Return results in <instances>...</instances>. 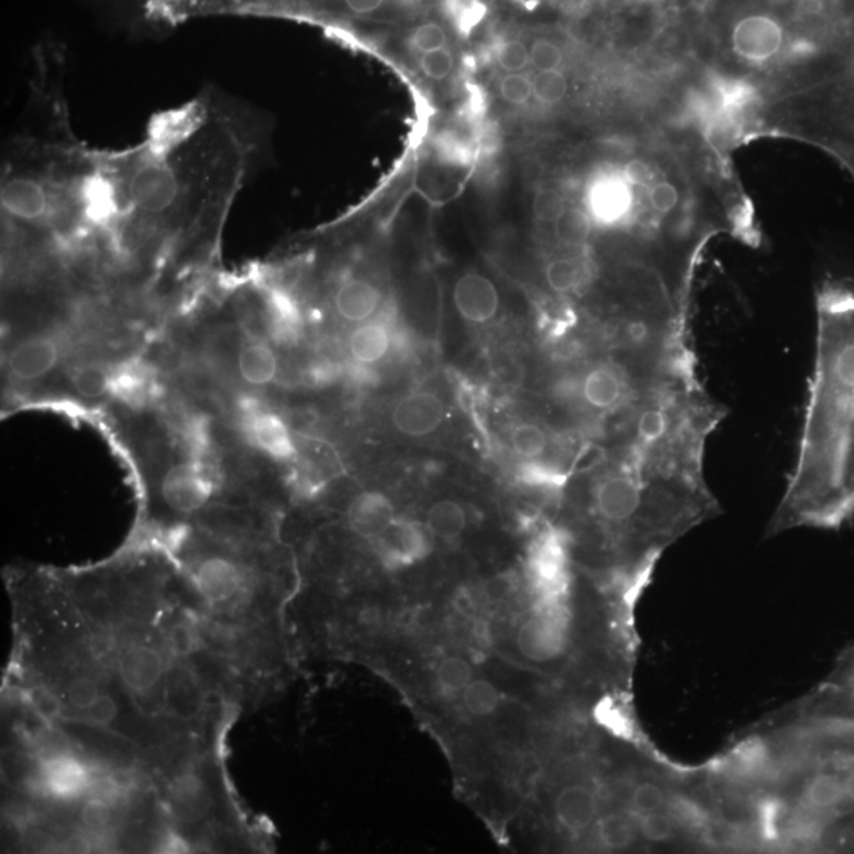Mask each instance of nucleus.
I'll use <instances>...</instances> for the list:
<instances>
[{
  "label": "nucleus",
  "instance_id": "12",
  "mask_svg": "<svg viewBox=\"0 0 854 854\" xmlns=\"http://www.w3.org/2000/svg\"><path fill=\"white\" fill-rule=\"evenodd\" d=\"M554 815L559 826L574 837L594 828L599 817L597 790L586 783H570L555 796Z\"/></svg>",
  "mask_w": 854,
  "mask_h": 854
},
{
  "label": "nucleus",
  "instance_id": "16",
  "mask_svg": "<svg viewBox=\"0 0 854 854\" xmlns=\"http://www.w3.org/2000/svg\"><path fill=\"white\" fill-rule=\"evenodd\" d=\"M60 345L51 337H31L10 352L9 369L14 379L32 381L48 376L60 361Z\"/></svg>",
  "mask_w": 854,
  "mask_h": 854
},
{
  "label": "nucleus",
  "instance_id": "2",
  "mask_svg": "<svg viewBox=\"0 0 854 854\" xmlns=\"http://www.w3.org/2000/svg\"><path fill=\"white\" fill-rule=\"evenodd\" d=\"M854 511V293L818 304L815 369L798 461L772 530L837 526Z\"/></svg>",
  "mask_w": 854,
  "mask_h": 854
},
{
  "label": "nucleus",
  "instance_id": "13",
  "mask_svg": "<svg viewBox=\"0 0 854 854\" xmlns=\"http://www.w3.org/2000/svg\"><path fill=\"white\" fill-rule=\"evenodd\" d=\"M445 418V407L439 396L429 391L410 392L396 403L392 424L403 435L424 437L437 431Z\"/></svg>",
  "mask_w": 854,
  "mask_h": 854
},
{
  "label": "nucleus",
  "instance_id": "38",
  "mask_svg": "<svg viewBox=\"0 0 854 854\" xmlns=\"http://www.w3.org/2000/svg\"><path fill=\"white\" fill-rule=\"evenodd\" d=\"M499 93L510 105H526L533 97L532 79L522 74H508L500 79Z\"/></svg>",
  "mask_w": 854,
  "mask_h": 854
},
{
  "label": "nucleus",
  "instance_id": "3",
  "mask_svg": "<svg viewBox=\"0 0 854 854\" xmlns=\"http://www.w3.org/2000/svg\"><path fill=\"white\" fill-rule=\"evenodd\" d=\"M177 853H258L267 834L249 817L228 776L225 750L185 759L155 777Z\"/></svg>",
  "mask_w": 854,
  "mask_h": 854
},
{
  "label": "nucleus",
  "instance_id": "21",
  "mask_svg": "<svg viewBox=\"0 0 854 854\" xmlns=\"http://www.w3.org/2000/svg\"><path fill=\"white\" fill-rule=\"evenodd\" d=\"M595 839L606 850L630 848L638 841V821L627 812H609L599 815L594 824Z\"/></svg>",
  "mask_w": 854,
  "mask_h": 854
},
{
  "label": "nucleus",
  "instance_id": "7",
  "mask_svg": "<svg viewBox=\"0 0 854 854\" xmlns=\"http://www.w3.org/2000/svg\"><path fill=\"white\" fill-rule=\"evenodd\" d=\"M586 206L594 225L623 227L634 214V185L628 183L623 171H603L587 185Z\"/></svg>",
  "mask_w": 854,
  "mask_h": 854
},
{
  "label": "nucleus",
  "instance_id": "17",
  "mask_svg": "<svg viewBox=\"0 0 854 854\" xmlns=\"http://www.w3.org/2000/svg\"><path fill=\"white\" fill-rule=\"evenodd\" d=\"M158 392L154 369L141 359H127L111 367L110 394L132 407L147 406Z\"/></svg>",
  "mask_w": 854,
  "mask_h": 854
},
{
  "label": "nucleus",
  "instance_id": "41",
  "mask_svg": "<svg viewBox=\"0 0 854 854\" xmlns=\"http://www.w3.org/2000/svg\"><path fill=\"white\" fill-rule=\"evenodd\" d=\"M340 372L342 369L337 363L318 361L309 369L307 379L314 385H328L331 381L339 379Z\"/></svg>",
  "mask_w": 854,
  "mask_h": 854
},
{
  "label": "nucleus",
  "instance_id": "32",
  "mask_svg": "<svg viewBox=\"0 0 854 854\" xmlns=\"http://www.w3.org/2000/svg\"><path fill=\"white\" fill-rule=\"evenodd\" d=\"M533 83V97L543 105L561 104L569 93V82L561 71L538 72Z\"/></svg>",
  "mask_w": 854,
  "mask_h": 854
},
{
  "label": "nucleus",
  "instance_id": "24",
  "mask_svg": "<svg viewBox=\"0 0 854 854\" xmlns=\"http://www.w3.org/2000/svg\"><path fill=\"white\" fill-rule=\"evenodd\" d=\"M552 225H554L555 239L566 249H581L586 246L594 228V221L587 210L574 208V206H566Z\"/></svg>",
  "mask_w": 854,
  "mask_h": 854
},
{
  "label": "nucleus",
  "instance_id": "11",
  "mask_svg": "<svg viewBox=\"0 0 854 854\" xmlns=\"http://www.w3.org/2000/svg\"><path fill=\"white\" fill-rule=\"evenodd\" d=\"M453 303L465 322L483 325L496 317L500 296L488 278L479 272H465L454 285Z\"/></svg>",
  "mask_w": 854,
  "mask_h": 854
},
{
  "label": "nucleus",
  "instance_id": "36",
  "mask_svg": "<svg viewBox=\"0 0 854 854\" xmlns=\"http://www.w3.org/2000/svg\"><path fill=\"white\" fill-rule=\"evenodd\" d=\"M565 208V198L555 188H541L533 198V214L538 220L547 224H554Z\"/></svg>",
  "mask_w": 854,
  "mask_h": 854
},
{
  "label": "nucleus",
  "instance_id": "1",
  "mask_svg": "<svg viewBox=\"0 0 854 854\" xmlns=\"http://www.w3.org/2000/svg\"><path fill=\"white\" fill-rule=\"evenodd\" d=\"M13 649L7 700L60 733L100 769L160 772L159 752L98 660L85 619L60 576L12 581Z\"/></svg>",
  "mask_w": 854,
  "mask_h": 854
},
{
  "label": "nucleus",
  "instance_id": "30",
  "mask_svg": "<svg viewBox=\"0 0 854 854\" xmlns=\"http://www.w3.org/2000/svg\"><path fill=\"white\" fill-rule=\"evenodd\" d=\"M465 711L475 717H488L499 707L500 693L489 681L474 679L463 692Z\"/></svg>",
  "mask_w": 854,
  "mask_h": 854
},
{
  "label": "nucleus",
  "instance_id": "26",
  "mask_svg": "<svg viewBox=\"0 0 854 854\" xmlns=\"http://www.w3.org/2000/svg\"><path fill=\"white\" fill-rule=\"evenodd\" d=\"M71 381L78 394L87 399L101 398L111 391V367L100 363H85L72 370Z\"/></svg>",
  "mask_w": 854,
  "mask_h": 854
},
{
  "label": "nucleus",
  "instance_id": "19",
  "mask_svg": "<svg viewBox=\"0 0 854 854\" xmlns=\"http://www.w3.org/2000/svg\"><path fill=\"white\" fill-rule=\"evenodd\" d=\"M391 326L390 320L379 318L356 328L348 340L355 361L369 366L379 363L390 352L394 340Z\"/></svg>",
  "mask_w": 854,
  "mask_h": 854
},
{
  "label": "nucleus",
  "instance_id": "10",
  "mask_svg": "<svg viewBox=\"0 0 854 854\" xmlns=\"http://www.w3.org/2000/svg\"><path fill=\"white\" fill-rule=\"evenodd\" d=\"M242 431L250 445L272 460L290 461L296 456L292 431L275 413L249 409L242 417Z\"/></svg>",
  "mask_w": 854,
  "mask_h": 854
},
{
  "label": "nucleus",
  "instance_id": "6",
  "mask_svg": "<svg viewBox=\"0 0 854 854\" xmlns=\"http://www.w3.org/2000/svg\"><path fill=\"white\" fill-rule=\"evenodd\" d=\"M216 482L208 468L196 463L173 465L160 482V500L174 516L192 518L208 510L216 497Z\"/></svg>",
  "mask_w": 854,
  "mask_h": 854
},
{
  "label": "nucleus",
  "instance_id": "40",
  "mask_svg": "<svg viewBox=\"0 0 854 854\" xmlns=\"http://www.w3.org/2000/svg\"><path fill=\"white\" fill-rule=\"evenodd\" d=\"M623 173L625 174V177H627L628 183L634 185V187H636V185L645 187V185H652L656 183V181H653L656 173L650 169L649 163L642 162V160H631V162H628L627 165H625Z\"/></svg>",
  "mask_w": 854,
  "mask_h": 854
},
{
  "label": "nucleus",
  "instance_id": "39",
  "mask_svg": "<svg viewBox=\"0 0 854 854\" xmlns=\"http://www.w3.org/2000/svg\"><path fill=\"white\" fill-rule=\"evenodd\" d=\"M649 203L660 216H667L679 205V191L668 181H656L649 188Z\"/></svg>",
  "mask_w": 854,
  "mask_h": 854
},
{
  "label": "nucleus",
  "instance_id": "35",
  "mask_svg": "<svg viewBox=\"0 0 854 854\" xmlns=\"http://www.w3.org/2000/svg\"><path fill=\"white\" fill-rule=\"evenodd\" d=\"M530 65L538 72L559 71L563 62V53L558 43L550 39L533 40L529 48Z\"/></svg>",
  "mask_w": 854,
  "mask_h": 854
},
{
  "label": "nucleus",
  "instance_id": "14",
  "mask_svg": "<svg viewBox=\"0 0 854 854\" xmlns=\"http://www.w3.org/2000/svg\"><path fill=\"white\" fill-rule=\"evenodd\" d=\"M268 328L278 344L290 345L300 339L303 315L293 294L278 283H267L261 289Z\"/></svg>",
  "mask_w": 854,
  "mask_h": 854
},
{
  "label": "nucleus",
  "instance_id": "8",
  "mask_svg": "<svg viewBox=\"0 0 854 854\" xmlns=\"http://www.w3.org/2000/svg\"><path fill=\"white\" fill-rule=\"evenodd\" d=\"M435 537L428 525L413 519L396 518L374 543L387 569H407L429 558Z\"/></svg>",
  "mask_w": 854,
  "mask_h": 854
},
{
  "label": "nucleus",
  "instance_id": "37",
  "mask_svg": "<svg viewBox=\"0 0 854 854\" xmlns=\"http://www.w3.org/2000/svg\"><path fill=\"white\" fill-rule=\"evenodd\" d=\"M420 68L428 78L434 79V82L448 78L454 68L452 50L446 46V48L432 51V53L421 54Z\"/></svg>",
  "mask_w": 854,
  "mask_h": 854
},
{
  "label": "nucleus",
  "instance_id": "4",
  "mask_svg": "<svg viewBox=\"0 0 854 854\" xmlns=\"http://www.w3.org/2000/svg\"><path fill=\"white\" fill-rule=\"evenodd\" d=\"M203 12L216 17H292L329 25L336 32H350L356 24L379 20L391 3L413 0H198Z\"/></svg>",
  "mask_w": 854,
  "mask_h": 854
},
{
  "label": "nucleus",
  "instance_id": "31",
  "mask_svg": "<svg viewBox=\"0 0 854 854\" xmlns=\"http://www.w3.org/2000/svg\"><path fill=\"white\" fill-rule=\"evenodd\" d=\"M636 821H638L639 837L653 843V845L670 842L671 839H674L675 830H678V823H675L670 810L646 813V815L636 818Z\"/></svg>",
  "mask_w": 854,
  "mask_h": 854
},
{
  "label": "nucleus",
  "instance_id": "9",
  "mask_svg": "<svg viewBox=\"0 0 854 854\" xmlns=\"http://www.w3.org/2000/svg\"><path fill=\"white\" fill-rule=\"evenodd\" d=\"M785 31L776 18L750 14L737 21L732 32V48L748 64H766L783 48Z\"/></svg>",
  "mask_w": 854,
  "mask_h": 854
},
{
  "label": "nucleus",
  "instance_id": "43",
  "mask_svg": "<svg viewBox=\"0 0 854 854\" xmlns=\"http://www.w3.org/2000/svg\"><path fill=\"white\" fill-rule=\"evenodd\" d=\"M853 828H854V824H853Z\"/></svg>",
  "mask_w": 854,
  "mask_h": 854
},
{
  "label": "nucleus",
  "instance_id": "28",
  "mask_svg": "<svg viewBox=\"0 0 854 854\" xmlns=\"http://www.w3.org/2000/svg\"><path fill=\"white\" fill-rule=\"evenodd\" d=\"M550 435L538 424H519L511 434L512 450L526 461H540L550 448Z\"/></svg>",
  "mask_w": 854,
  "mask_h": 854
},
{
  "label": "nucleus",
  "instance_id": "23",
  "mask_svg": "<svg viewBox=\"0 0 854 854\" xmlns=\"http://www.w3.org/2000/svg\"><path fill=\"white\" fill-rule=\"evenodd\" d=\"M426 525L435 538L453 541L463 536L467 527V512L457 501L440 500L429 508Z\"/></svg>",
  "mask_w": 854,
  "mask_h": 854
},
{
  "label": "nucleus",
  "instance_id": "20",
  "mask_svg": "<svg viewBox=\"0 0 854 854\" xmlns=\"http://www.w3.org/2000/svg\"><path fill=\"white\" fill-rule=\"evenodd\" d=\"M238 367L242 380L252 387H264L278 377V356L263 342H250L239 354Z\"/></svg>",
  "mask_w": 854,
  "mask_h": 854
},
{
  "label": "nucleus",
  "instance_id": "15",
  "mask_svg": "<svg viewBox=\"0 0 854 854\" xmlns=\"http://www.w3.org/2000/svg\"><path fill=\"white\" fill-rule=\"evenodd\" d=\"M394 519V505L379 490H366L348 505V529L365 540L376 541Z\"/></svg>",
  "mask_w": 854,
  "mask_h": 854
},
{
  "label": "nucleus",
  "instance_id": "18",
  "mask_svg": "<svg viewBox=\"0 0 854 854\" xmlns=\"http://www.w3.org/2000/svg\"><path fill=\"white\" fill-rule=\"evenodd\" d=\"M380 304V290L363 279H348L334 294V307L347 322H367L379 312Z\"/></svg>",
  "mask_w": 854,
  "mask_h": 854
},
{
  "label": "nucleus",
  "instance_id": "25",
  "mask_svg": "<svg viewBox=\"0 0 854 854\" xmlns=\"http://www.w3.org/2000/svg\"><path fill=\"white\" fill-rule=\"evenodd\" d=\"M544 279L554 293L576 292L586 279V269L577 258L559 257L551 260L544 269Z\"/></svg>",
  "mask_w": 854,
  "mask_h": 854
},
{
  "label": "nucleus",
  "instance_id": "29",
  "mask_svg": "<svg viewBox=\"0 0 854 854\" xmlns=\"http://www.w3.org/2000/svg\"><path fill=\"white\" fill-rule=\"evenodd\" d=\"M670 807V794L656 780H642L636 783L630 793V813L635 818L646 813L660 812Z\"/></svg>",
  "mask_w": 854,
  "mask_h": 854
},
{
  "label": "nucleus",
  "instance_id": "5",
  "mask_svg": "<svg viewBox=\"0 0 854 854\" xmlns=\"http://www.w3.org/2000/svg\"><path fill=\"white\" fill-rule=\"evenodd\" d=\"M569 639L570 617L563 595L540 599V608L519 627L516 645L527 660L550 663L565 653Z\"/></svg>",
  "mask_w": 854,
  "mask_h": 854
},
{
  "label": "nucleus",
  "instance_id": "27",
  "mask_svg": "<svg viewBox=\"0 0 854 854\" xmlns=\"http://www.w3.org/2000/svg\"><path fill=\"white\" fill-rule=\"evenodd\" d=\"M435 679L440 690L446 695H460V693L463 695L468 683L474 681V670L471 663L461 657H446L445 660L440 661Z\"/></svg>",
  "mask_w": 854,
  "mask_h": 854
},
{
  "label": "nucleus",
  "instance_id": "34",
  "mask_svg": "<svg viewBox=\"0 0 854 854\" xmlns=\"http://www.w3.org/2000/svg\"><path fill=\"white\" fill-rule=\"evenodd\" d=\"M497 62L508 74H519L530 64L529 48L519 39H507L497 46Z\"/></svg>",
  "mask_w": 854,
  "mask_h": 854
},
{
  "label": "nucleus",
  "instance_id": "42",
  "mask_svg": "<svg viewBox=\"0 0 854 854\" xmlns=\"http://www.w3.org/2000/svg\"><path fill=\"white\" fill-rule=\"evenodd\" d=\"M843 781V796H845V802L854 804V768H848L842 776Z\"/></svg>",
  "mask_w": 854,
  "mask_h": 854
},
{
  "label": "nucleus",
  "instance_id": "22",
  "mask_svg": "<svg viewBox=\"0 0 854 854\" xmlns=\"http://www.w3.org/2000/svg\"><path fill=\"white\" fill-rule=\"evenodd\" d=\"M802 806L810 812H828L845 802L842 776L834 772L813 774L802 787Z\"/></svg>",
  "mask_w": 854,
  "mask_h": 854
},
{
  "label": "nucleus",
  "instance_id": "33",
  "mask_svg": "<svg viewBox=\"0 0 854 854\" xmlns=\"http://www.w3.org/2000/svg\"><path fill=\"white\" fill-rule=\"evenodd\" d=\"M410 45L420 54L432 53L446 48L448 45V31L440 21H423L413 28L410 34Z\"/></svg>",
  "mask_w": 854,
  "mask_h": 854
}]
</instances>
